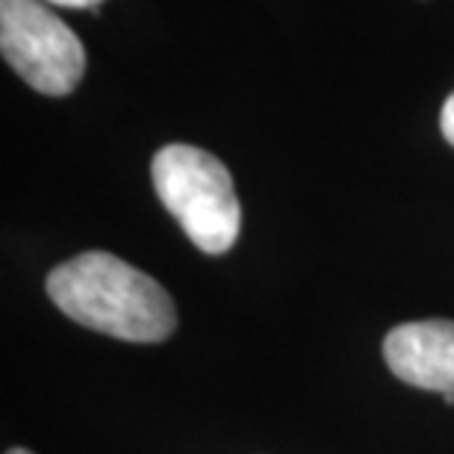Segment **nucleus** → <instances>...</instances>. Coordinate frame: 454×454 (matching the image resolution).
Here are the masks:
<instances>
[{
    "instance_id": "nucleus-4",
    "label": "nucleus",
    "mask_w": 454,
    "mask_h": 454,
    "mask_svg": "<svg viewBox=\"0 0 454 454\" xmlns=\"http://www.w3.org/2000/svg\"><path fill=\"white\" fill-rule=\"evenodd\" d=\"M384 360L404 384L454 395V322L425 319L398 325L384 337Z\"/></svg>"
},
{
    "instance_id": "nucleus-7",
    "label": "nucleus",
    "mask_w": 454,
    "mask_h": 454,
    "mask_svg": "<svg viewBox=\"0 0 454 454\" xmlns=\"http://www.w3.org/2000/svg\"><path fill=\"white\" fill-rule=\"evenodd\" d=\"M6 454H33V451H27V449H9Z\"/></svg>"
},
{
    "instance_id": "nucleus-3",
    "label": "nucleus",
    "mask_w": 454,
    "mask_h": 454,
    "mask_svg": "<svg viewBox=\"0 0 454 454\" xmlns=\"http://www.w3.org/2000/svg\"><path fill=\"white\" fill-rule=\"evenodd\" d=\"M0 53L12 71L51 98H66L86 74V48L44 0H0Z\"/></svg>"
},
{
    "instance_id": "nucleus-5",
    "label": "nucleus",
    "mask_w": 454,
    "mask_h": 454,
    "mask_svg": "<svg viewBox=\"0 0 454 454\" xmlns=\"http://www.w3.org/2000/svg\"><path fill=\"white\" fill-rule=\"evenodd\" d=\"M440 130L446 136V142L454 148V92L446 98V104H442V113H440Z\"/></svg>"
},
{
    "instance_id": "nucleus-2",
    "label": "nucleus",
    "mask_w": 454,
    "mask_h": 454,
    "mask_svg": "<svg viewBox=\"0 0 454 454\" xmlns=\"http://www.w3.org/2000/svg\"><path fill=\"white\" fill-rule=\"evenodd\" d=\"M151 180L162 207L204 254L233 248L242 227V207L233 177L222 160L195 145H166L151 162Z\"/></svg>"
},
{
    "instance_id": "nucleus-1",
    "label": "nucleus",
    "mask_w": 454,
    "mask_h": 454,
    "mask_svg": "<svg viewBox=\"0 0 454 454\" xmlns=\"http://www.w3.org/2000/svg\"><path fill=\"white\" fill-rule=\"evenodd\" d=\"M51 301L71 322L124 342H162L177 328L171 295L106 251L77 254L48 275Z\"/></svg>"
},
{
    "instance_id": "nucleus-6",
    "label": "nucleus",
    "mask_w": 454,
    "mask_h": 454,
    "mask_svg": "<svg viewBox=\"0 0 454 454\" xmlns=\"http://www.w3.org/2000/svg\"><path fill=\"white\" fill-rule=\"evenodd\" d=\"M48 6H66V9H92L98 12V6L104 4V0H44Z\"/></svg>"
}]
</instances>
